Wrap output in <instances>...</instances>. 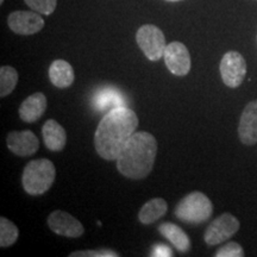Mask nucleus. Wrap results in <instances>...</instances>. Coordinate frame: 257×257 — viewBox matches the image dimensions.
<instances>
[{
	"instance_id": "393cba45",
	"label": "nucleus",
	"mask_w": 257,
	"mask_h": 257,
	"mask_svg": "<svg viewBox=\"0 0 257 257\" xmlns=\"http://www.w3.org/2000/svg\"><path fill=\"white\" fill-rule=\"evenodd\" d=\"M167 2H170V3H176V2H181V0H167Z\"/></svg>"
},
{
	"instance_id": "412c9836",
	"label": "nucleus",
	"mask_w": 257,
	"mask_h": 257,
	"mask_svg": "<svg viewBox=\"0 0 257 257\" xmlns=\"http://www.w3.org/2000/svg\"><path fill=\"white\" fill-rule=\"evenodd\" d=\"M32 11L44 16H50L56 10L57 0H24Z\"/></svg>"
},
{
	"instance_id": "aec40b11",
	"label": "nucleus",
	"mask_w": 257,
	"mask_h": 257,
	"mask_svg": "<svg viewBox=\"0 0 257 257\" xmlns=\"http://www.w3.org/2000/svg\"><path fill=\"white\" fill-rule=\"evenodd\" d=\"M19 230L8 218L0 217V246L9 248L17 242Z\"/></svg>"
},
{
	"instance_id": "9d476101",
	"label": "nucleus",
	"mask_w": 257,
	"mask_h": 257,
	"mask_svg": "<svg viewBox=\"0 0 257 257\" xmlns=\"http://www.w3.org/2000/svg\"><path fill=\"white\" fill-rule=\"evenodd\" d=\"M48 226L54 233L69 238H78L85 232L81 221L62 210L54 211L50 214L48 218Z\"/></svg>"
},
{
	"instance_id": "a211bd4d",
	"label": "nucleus",
	"mask_w": 257,
	"mask_h": 257,
	"mask_svg": "<svg viewBox=\"0 0 257 257\" xmlns=\"http://www.w3.org/2000/svg\"><path fill=\"white\" fill-rule=\"evenodd\" d=\"M168 204L165 199L154 198L152 200L147 201L138 212V220L141 224L149 225L155 223L167 213Z\"/></svg>"
},
{
	"instance_id": "5701e85b",
	"label": "nucleus",
	"mask_w": 257,
	"mask_h": 257,
	"mask_svg": "<svg viewBox=\"0 0 257 257\" xmlns=\"http://www.w3.org/2000/svg\"><path fill=\"white\" fill-rule=\"evenodd\" d=\"M70 257H118L119 253L111 249H94V250H81L69 253Z\"/></svg>"
},
{
	"instance_id": "6e6552de",
	"label": "nucleus",
	"mask_w": 257,
	"mask_h": 257,
	"mask_svg": "<svg viewBox=\"0 0 257 257\" xmlns=\"http://www.w3.org/2000/svg\"><path fill=\"white\" fill-rule=\"evenodd\" d=\"M163 59H165V63L169 72L176 76L187 75L191 70V54H189L187 47L181 42L175 41L167 44Z\"/></svg>"
},
{
	"instance_id": "423d86ee",
	"label": "nucleus",
	"mask_w": 257,
	"mask_h": 257,
	"mask_svg": "<svg viewBox=\"0 0 257 257\" xmlns=\"http://www.w3.org/2000/svg\"><path fill=\"white\" fill-rule=\"evenodd\" d=\"M219 70L225 85L230 88H237L245 78L246 62L238 51H227L221 57Z\"/></svg>"
},
{
	"instance_id": "a878e982",
	"label": "nucleus",
	"mask_w": 257,
	"mask_h": 257,
	"mask_svg": "<svg viewBox=\"0 0 257 257\" xmlns=\"http://www.w3.org/2000/svg\"><path fill=\"white\" fill-rule=\"evenodd\" d=\"M3 3H4V0H0V4H3Z\"/></svg>"
},
{
	"instance_id": "0eeeda50",
	"label": "nucleus",
	"mask_w": 257,
	"mask_h": 257,
	"mask_svg": "<svg viewBox=\"0 0 257 257\" xmlns=\"http://www.w3.org/2000/svg\"><path fill=\"white\" fill-rule=\"evenodd\" d=\"M239 220L233 214L223 213L208 225L204 233V240L208 245H217L230 239L239 230Z\"/></svg>"
},
{
	"instance_id": "f257e3e1",
	"label": "nucleus",
	"mask_w": 257,
	"mask_h": 257,
	"mask_svg": "<svg viewBox=\"0 0 257 257\" xmlns=\"http://www.w3.org/2000/svg\"><path fill=\"white\" fill-rule=\"evenodd\" d=\"M138 117L127 106L105 113L96 127L94 147L98 155L106 161H115L128 138L136 133Z\"/></svg>"
},
{
	"instance_id": "9b49d317",
	"label": "nucleus",
	"mask_w": 257,
	"mask_h": 257,
	"mask_svg": "<svg viewBox=\"0 0 257 257\" xmlns=\"http://www.w3.org/2000/svg\"><path fill=\"white\" fill-rule=\"evenodd\" d=\"M9 150L19 157L34 155L40 148V141L32 131H12L6 137Z\"/></svg>"
},
{
	"instance_id": "2eb2a0df",
	"label": "nucleus",
	"mask_w": 257,
	"mask_h": 257,
	"mask_svg": "<svg viewBox=\"0 0 257 257\" xmlns=\"http://www.w3.org/2000/svg\"><path fill=\"white\" fill-rule=\"evenodd\" d=\"M42 136L44 144L50 152H61L67 143V134L62 125L55 119H49L42 127Z\"/></svg>"
},
{
	"instance_id": "1a4fd4ad",
	"label": "nucleus",
	"mask_w": 257,
	"mask_h": 257,
	"mask_svg": "<svg viewBox=\"0 0 257 257\" xmlns=\"http://www.w3.org/2000/svg\"><path fill=\"white\" fill-rule=\"evenodd\" d=\"M8 25L17 35H34L44 28V21L36 11H15L8 17Z\"/></svg>"
},
{
	"instance_id": "dca6fc26",
	"label": "nucleus",
	"mask_w": 257,
	"mask_h": 257,
	"mask_svg": "<svg viewBox=\"0 0 257 257\" xmlns=\"http://www.w3.org/2000/svg\"><path fill=\"white\" fill-rule=\"evenodd\" d=\"M49 79L57 88H67L72 86L75 79L72 64L64 60H55L49 67Z\"/></svg>"
},
{
	"instance_id": "6ab92c4d",
	"label": "nucleus",
	"mask_w": 257,
	"mask_h": 257,
	"mask_svg": "<svg viewBox=\"0 0 257 257\" xmlns=\"http://www.w3.org/2000/svg\"><path fill=\"white\" fill-rule=\"evenodd\" d=\"M18 82V72L14 67L2 66L0 68V96L5 98L15 91Z\"/></svg>"
},
{
	"instance_id": "ddd939ff",
	"label": "nucleus",
	"mask_w": 257,
	"mask_h": 257,
	"mask_svg": "<svg viewBox=\"0 0 257 257\" xmlns=\"http://www.w3.org/2000/svg\"><path fill=\"white\" fill-rule=\"evenodd\" d=\"M92 104L98 111L107 113L113 108L126 106V101L119 89L112 87V86H106V87L99 88L93 94Z\"/></svg>"
},
{
	"instance_id": "b1692460",
	"label": "nucleus",
	"mask_w": 257,
	"mask_h": 257,
	"mask_svg": "<svg viewBox=\"0 0 257 257\" xmlns=\"http://www.w3.org/2000/svg\"><path fill=\"white\" fill-rule=\"evenodd\" d=\"M150 256L153 257H166V256H173L172 249L169 248L166 244H156L153 246L152 253Z\"/></svg>"
},
{
	"instance_id": "f03ea898",
	"label": "nucleus",
	"mask_w": 257,
	"mask_h": 257,
	"mask_svg": "<svg viewBox=\"0 0 257 257\" xmlns=\"http://www.w3.org/2000/svg\"><path fill=\"white\" fill-rule=\"evenodd\" d=\"M156 155V138L147 131H136L128 138L115 160L117 169L127 179H144L153 170Z\"/></svg>"
},
{
	"instance_id": "f8f14e48",
	"label": "nucleus",
	"mask_w": 257,
	"mask_h": 257,
	"mask_svg": "<svg viewBox=\"0 0 257 257\" xmlns=\"http://www.w3.org/2000/svg\"><path fill=\"white\" fill-rule=\"evenodd\" d=\"M238 136L245 146H255L257 143V99L244 107L239 119Z\"/></svg>"
},
{
	"instance_id": "7ed1b4c3",
	"label": "nucleus",
	"mask_w": 257,
	"mask_h": 257,
	"mask_svg": "<svg viewBox=\"0 0 257 257\" xmlns=\"http://www.w3.org/2000/svg\"><path fill=\"white\" fill-rule=\"evenodd\" d=\"M55 166L50 160L37 159L30 161L24 167L22 184L28 194L42 195L49 191L55 181Z\"/></svg>"
},
{
	"instance_id": "20e7f679",
	"label": "nucleus",
	"mask_w": 257,
	"mask_h": 257,
	"mask_svg": "<svg viewBox=\"0 0 257 257\" xmlns=\"http://www.w3.org/2000/svg\"><path fill=\"white\" fill-rule=\"evenodd\" d=\"M213 205L207 195L201 192H192L179 201L175 207V217L187 224H201L211 217Z\"/></svg>"
},
{
	"instance_id": "4468645a",
	"label": "nucleus",
	"mask_w": 257,
	"mask_h": 257,
	"mask_svg": "<svg viewBox=\"0 0 257 257\" xmlns=\"http://www.w3.org/2000/svg\"><path fill=\"white\" fill-rule=\"evenodd\" d=\"M47 110V96L41 92H36L19 106V117L25 123L37 121Z\"/></svg>"
},
{
	"instance_id": "39448f33",
	"label": "nucleus",
	"mask_w": 257,
	"mask_h": 257,
	"mask_svg": "<svg viewBox=\"0 0 257 257\" xmlns=\"http://www.w3.org/2000/svg\"><path fill=\"white\" fill-rule=\"evenodd\" d=\"M136 42L148 60L156 62L163 57L167 48L166 37L156 25H142L136 32Z\"/></svg>"
},
{
	"instance_id": "f3484780",
	"label": "nucleus",
	"mask_w": 257,
	"mask_h": 257,
	"mask_svg": "<svg viewBox=\"0 0 257 257\" xmlns=\"http://www.w3.org/2000/svg\"><path fill=\"white\" fill-rule=\"evenodd\" d=\"M159 232L169 240L180 252H187L191 249L189 237L179 225L173 223H162L159 226Z\"/></svg>"
},
{
	"instance_id": "4be33fe9",
	"label": "nucleus",
	"mask_w": 257,
	"mask_h": 257,
	"mask_svg": "<svg viewBox=\"0 0 257 257\" xmlns=\"http://www.w3.org/2000/svg\"><path fill=\"white\" fill-rule=\"evenodd\" d=\"M216 257H243L244 250L237 242H229L220 246L214 253Z\"/></svg>"
}]
</instances>
